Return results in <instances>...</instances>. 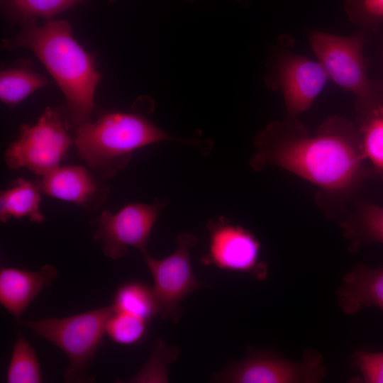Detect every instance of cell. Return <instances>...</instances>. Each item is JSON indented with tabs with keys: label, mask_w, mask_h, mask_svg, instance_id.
Here are the masks:
<instances>
[{
	"label": "cell",
	"mask_w": 383,
	"mask_h": 383,
	"mask_svg": "<svg viewBox=\"0 0 383 383\" xmlns=\"http://www.w3.org/2000/svg\"><path fill=\"white\" fill-rule=\"evenodd\" d=\"M255 146L254 170L277 166L331 194L350 192L370 174L357 125L339 116L326 118L313 134L296 118L273 122Z\"/></svg>",
	"instance_id": "cell-1"
},
{
	"label": "cell",
	"mask_w": 383,
	"mask_h": 383,
	"mask_svg": "<svg viewBox=\"0 0 383 383\" xmlns=\"http://www.w3.org/2000/svg\"><path fill=\"white\" fill-rule=\"evenodd\" d=\"M4 45L33 51L64 94L73 124L78 128L91 121L95 89L101 75L95 70L93 55L74 40L67 21H48L40 26L29 21Z\"/></svg>",
	"instance_id": "cell-2"
},
{
	"label": "cell",
	"mask_w": 383,
	"mask_h": 383,
	"mask_svg": "<svg viewBox=\"0 0 383 383\" xmlns=\"http://www.w3.org/2000/svg\"><path fill=\"white\" fill-rule=\"evenodd\" d=\"M179 140L145 116L111 112L77 128L74 144L78 155L103 177L124 167L134 151L165 140Z\"/></svg>",
	"instance_id": "cell-3"
},
{
	"label": "cell",
	"mask_w": 383,
	"mask_h": 383,
	"mask_svg": "<svg viewBox=\"0 0 383 383\" xmlns=\"http://www.w3.org/2000/svg\"><path fill=\"white\" fill-rule=\"evenodd\" d=\"M112 305L62 318L20 320L18 323L50 342L68 357L64 379L67 382H91L89 366L106 334Z\"/></svg>",
	"instance_id": "cell-4"
},
{
	"label": "cell",
	"mask_w": 383,
	"mask_h": 383,
	"mask_svg": "<svg viewBox=\"0 0 383 383\" xmlns=\"http://www.w3.org/2000/svg\"><path fill=\"white\" fill-rule=\"evenodd\" d=\"M309 42L328 79L353 93L357 104L366 105L383 99V89L367 74L363 57L365 34L343 36L312 31Z\"/></svg>",
	"instance_id": "cell-5"
},
{
	"label": "cell",
	"mask_w": 383,
	"mask_h": 383,
	"mask_svg": "<svg viewBox=\"0 0 383 383\" xmlns=\"http://www.w3.org/2000/svg\"><path fill=\"white\" fill-rule=\"evenodd\" d=\"M326 374L321 355L306 350L294 362L265 350L248 348L246 357L214 374L211 382L223 383H318Z\"/></svg>",
	"instance_id": "cell-6"
},
{
	"label": "cell",
	"mask_w": 383,
	"mask_h": 383,
	"mask_svg": "<svg viewBox=\"0 0 383 383\" xmlns=\"http://www.w3.org/2000/svg\"><path fill=\"white\" fill-rule=\"evenodd\" d=\"M71 144L60 116L48 107L35 124L21 126L18 137L4 153V160L11 170L23 167L43 176L60 166Z\"/></svg>",
	"instance_id": "cell-7"
},
{
	"label": "cell",
	"mask_w": 383,
	"mask_h": 383,
	"mask_svg": "<svg viewBox=\"0 0 383 383\" xmlns=\"http://www.w3.org/2000/svg\"><path fill=\"white\" fill-rule=\"evenodd\" d=\"M197 243L193 234L182 233L177 237V249L163 259H155L148 252L143 258L153 279L160 314L172 322L182 316V301L196 290L208 287V283L199 280L192 269L190 250Z\"/></svg>",
	"instance_id": "cell-8"
},
{
	"label": "cell",
	"mask_w": 383,
	"mask_h": 383,
	"mask_svg": "<svg viewBox=\"0 0 383 383\" xmlns=\"http://www.w3.org/2000/svg\"><path fill=\"white\" fill-rule=\"evenodd\" d=\"M166 204L132 203L116 213L104 210L94 222L93 238L104 254L113 260L124 256L129 248L143 254L147 252L152 229Z\"/></svg>",
	"instance_id": "cell-9"
},
{
	"label": "cell",
	"mask_w": 383,
	"mask_h": 383,
	"mask_svg": "<svg viewBox=\"0 0 383 383\" xmlns=\"http://www.w3.org/2000/svg\"><path fill=\"white\" fill-rule=\"evenodd\" d=\"M206 228L209 241L201 260L204 265L258 280L266 279L267 265L260 260L261 245L251 231L222 216L209 221Z\"/></svg>",
	"instance_id": "cell-10"
},
{
	"label": "cell",
	"mask_w": 383,
	"mask_h": 383,
	"mask_svg": "<svg viewBox=\"0 0 383 383\" xmlns=\"http://www.w3.org/2000/svg\"><path fill=\"white\" fill-rule=\"evenodd\" d=\"M276 76L290 118L308 110L328 79L318 60L297 55L282 58L277 66Z\"/></svg>",
	"instance_id": "cell-11"
},
{
	"label": "cell",
	"mask_w": 383,
	"mask_h": 383,
	"mask_svg": "<svg viewBox=\"0 0 383 383\" xmlns=\"http://www.w3.org/2000/svg\"><path fill=\"white\" fill-rule=\"evenodd\" d=\"M35 184L48 196L88 209L102 204L107 193L89 170L78 165L58 166Z\"/></svg>",
	"instance_id": "cell-12"
},
{
	"label": "cell",
	"mask_w": 383,
	"mask_h": 383,
	"mask_svg": "<svg viewBox=\"0 0 383 383\" xmlns=\"http://www.w3.org/2000/svg\"><path fill=\"white\" fill-rule=\"evenodd\" d=\"M57 276V269L46 265L38 271L13 267L0 270V303L18 322L38 294Z\"/></svg>",
	"instance_id": "cell-13"
},
{
	"label": "cell",
	"mask_w": 383,
	"mask_h": 383,
	"mask_svg": "<svg viewBox=\"0 0 383 383\" xmlns=\"http://www.w3.org/2000/svg\"><path fill=\"white\" fill-rule=\"evenodd\" d=\"M338 297L340 308L350 315L371 306L383 310V267H355L344 276Z\"/></svg>",
	"instance_id": "cell-14"
},
{
	"label": "cell",
	"mask_w": 383,
	"mask_h": 383,
	"mask_svg": "<svg viewBox=\"0 0 383 383\" xmlns=\"http://www.w3.org/2000/svg\"><path fill=\"white\" fill-rule=\"evenodd\" d=\"M36 184L18 179L1 192L0 220L6 222L14 218H28L30 221L42 223L44 216L40 210V194Z\"/></svg>",
	"instance_id": "cell-15"
},
{
	"label": "cell",
	"mask_w": 383,
	"mask_h": 383,
	"mask_svg": "<svg viewBox=\"0 0 383 383\" xmlns=\"http://www.w3.org/2000/svg\"><path fill=\"white\" fill-rule=\"evenodd\" d=\"M357 125L365 157L374 172L383 179V99L376 102L358 105Z\"/></svg>",
	"instance_id": "cell-16"
},
{
	"label": "cell",
	"mask_w": 383,
	"mask_h": 383,
	"mask_svg": "<svg viewBox=\"0 0 383 383\" xmlns=\"http://www.w3.org/2000/svg\"><path fill=\"white\" fill-rule=\"evenodd\" d=\"M111 305L116 311L132 314L149 322L160 313L153 287L140 281H127L119 285Z\"/></svg>",
	"instance_id": "cell-17"
},
{
	"label": "cell",
	"mask_w": 383,
	"mask_h": 383,
	"mask_svg": "<svg viewBox=\"0 0 383 383\" xmlns=\"http://www.w3.org/2000/svg\"><path fill=\"white\" fill-rule=\"evenodd\" d=\"M48 84L40 74L26 67L1 71L0 99L6 106L13 108L21 101Z\"/></svg>",
	"instance_id": "cell-18"
},
{
	"label": "cell",
	"mask_w": 383,
	"mask_h": 383,
	"mask_svg": "<svg viewBox=\"0 0 383 383\" xmlns=\"http://www.w3.org/2000/svg\"><path fill=\"white\" fill-rule=\"evenodd\" d=\"M6 380L8 383H40L43 380L36 353L21 334L17 335L13 345Z\"/></svg>",
	"instance_id": "cell-19"
},
{
	"label": "cell",
	"mask_w": 383,
	"mask_h": 383,
	"mask_svg": "<svg viewBox=\"0 0 383 383\" xmlns=\"http://www.w3.org/2000/svg\"><path fill=\"white\" fill-rule=\"evenodd\" d=\"M344 228L355 245L363 242L383 243V207L363 204Z\"/></svg>",
	"instance_id": "cell-20"
},
{
	"label": "cell",
	"mask_w": 383,
	"mask_h": 383,
	"mask_svg": "<svg viewBox=\"0 0 383 383\" xmlns=\"http://www.w3.org/2000/svg\"><path fill=\"white\" fill-rule=\"evenodd\" d=\"M149 323L140 317L114 310L106 323V335L118 345H139L148 336Z\"/></svg>",
	"instance_id": "cell-21"
},
{
	"label": "cell",
	"mask_w": 383,
	"mask_h": 383,
	"mask_svg": "<svg viewBox=\"0 0 383 383\" xmlns=\"http://www.w3.org/2000/svg\"><path fill=\"white\" fill-rule=\"evenodd\" d=\"M80 0H8L11 12L18 19L28 21L34 17L51 18Z\"/></svg>",
	"instance_id": "cell-22"
},
{
	"label": "cell",
	"mask_w": 383,
	"mask_h": 383,
	"mask_svg": "<svg viewBox=\"0 0 383 383\" xmlns=\"http://www.w3.org/2000/svg\"><path fill=\"white\" fill-rule=\"evenodd\" d=\"M165 348L162 340L155 342L148 362L129 382H167V367L170 362L177 358V355L174 350L171 349L166 351Z\"/></svg>",
	"instance_id": "cell-23"
},
{
	"label": "cell",
	"mask_w": 383,
	"mask_h": 383,
	"mask_svg": "<svg viewBox=\"0 0 383 383\" xmlns=\"http://www.w3.org/2000/svg\"><path fill=\"white\" fill-rule=\"evenodd\" d=\"M354 363L361 374L362 382L383 383V352L358 350L355 354Z\"/></svg>",
	"instance_id": "cell-24"
},
{
	"label": "cell",
	"mask_w": 383,
	"mask_h": 383,
	"mask_svg": "<svg viewBox=\"0 0 383 383\" xmlns=\"http://www.w3.org/2000/svg\"><path fill=\"white\" fill-rule=\"evenodd\" d=\"M357 13L366 21H383V0H357Z\"/></svg>",
	"instance_id": "cell-25"
}]
</instances>
